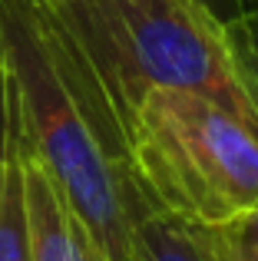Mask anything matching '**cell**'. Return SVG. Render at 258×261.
<instances>
[{"instance_id":"cell-1","label":"cell","mask_w":258,"mask_h":261,"mask_svg":"<svg viewBox=\"0 0 258 261\" xmlns=\"http://www.w3.org/2000/svg\"><path fill=\"white\" fill-rule=\"evenodd\" d=\"M0 30L13 149L46 172L106 258L133 261L136 228L156 208L133 172L123 122L37 0H0Z\"/></svg>"},{"instance_id":"cell-2","label":"cell","mask_w":258,"mask_h":261,"mask_svg":"<svg viewBox=\"0 0 258 261\" xmlns=\"http://www.w3.org/2000/svg\"><path fill=\"white\" fill-rule=\"evenodd\" d=\"M116 119L129 122L152 89H186L255 119L222 46L219 20L199 0H37Z\"/></svg>"},{"instance_id":"cell-3","label":"cell","mask_w":258,"mask_h":261,"mask_svg":"<svg viewBox=\"0 0 258 261\" xmlns=\"http://www.w3.org/2000/svg\"><path fill=\"white\" fill-rule=\"evenodd\" d=\"M133 172L152 208L199 225L258 212V126L186 89H152L126 122Z\"/></svg>"},{"instance_id":"cell-4","label":"cell","mask_w":258,"mask_h":261,"mask_svg":"<svg viewBox=\"0 0 258 261\" xmlns=\"http://www.w3.org/2000/svg\"><path fill=\"white\" fill-rule=\"evenodd\" d=\"M20 166L33 261H110L43 169L27 155H20Z\"/></svg>"},{"instance_id":"cell-5","label":"cell","mask_w":258,"mask_h":261,"mask_svg":"<svg viewBox=\"0 0 258 261\" xmlns=\"http://www.w3.org/2000/svg\"><path fill=\"white\" fill-rule=\"evenodd\" d=\"M133 261H219L215 225H199L156 208L136 228Z\"/></svg>"},{"instance_id":"cell-6","label":"cell","mask_w":258,"mask_h":261,"mask_svg":"<svg viewBox=\"0 0 258 261\" xmlns=\"http://www.w3.org/2000/svg\"><path fill=\"white\" fill-rule=\"evenodd\" d=\"M0 261H33L23 202V166L17 149L0 159Z\"/></svg>"},{"instance_id":"cell-7","label":"cell","mask_w":258,"mask_h":261,"mask_svg":"<svg viewBox=\"0 0 258 261\" xmlns=\"http://www.w3.org/2000/svg\"><path fill=\"white\" fill-rule=\"evenodd\" d=\"M219 30H222L225 57L235 70V80H239L242 93H245L248 106L258 119V7L232 13L228 20L219 23Z\"/></svg>"},{"instance_id":"cell-8","label":"cell","mask_w":258,"mask_h":261,"mask_svg":"<svg viewBox=\"0 0 258 261\" xmlns=\"http://www.w3.org/2000/svg\"><path fill=\"white\" fill-rule=\"evenodd\" d=\"M219 261H258V212L215 225Z\"/></svg>"},{"instance_id":"cell-9","label":"cell","mask_w":258,"mask_h":261,"mask_svg":"<svg viewBox=\"0 0 258 261\" xmlns=\"http://www.w3.org/2000/svg\"><path fill=\"white\" fill-rule=\"evenodd\" d=\"M10 76H7L4 30H0V159L13 149V113H10Z\"/></svg>"},{"instance_id":"cell-10","label":"cell","mask_w":258,"mask_h":261,"mask_svg":"<svg viewBox=\"0 0 258 261\" xmlns=\"http://www.w3.org/2000/svg\"><path fill=\"white\" fill-rule=\"evenodd\" d=\"M199 4L205 7V10L212 13L219 23H222V20H228L232 13H239V10H242V0H199Z\"/></svg>"},{"instance_id":"cell-11","label":"cell","mask_w":258,"mask_h":261,"mask_svg":"<svg viewBox=\"0 0 258 261\" xmlns=\"http://www.w3.org/2000/svg\"><path fill=\"white\" fill-rule=\"evenodd\" d=\"M248 7H258V0H242V10H248Z\"/></svg>"}]
</instances>
